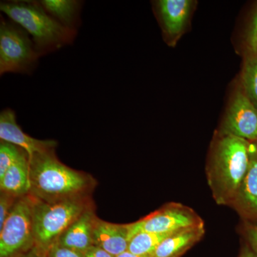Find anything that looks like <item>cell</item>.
<instances>
[{"instance_id": "obj_25", "label": "cell", "mask_w": 257, "mask_h": 257, "mask_svg": "<svg viewBox=\"0 0 257 257\" xmlns=\"http://www.w3.org/2000/svg\"><path fill=\"white\" fill-rule=\"evenodd\" d=\"M238 257H257V253L250 247L247 243L242 244Z\"/></svg>"}, {"instance_id": "obj_7", "label": "cell", "mask_w": 257, "mask_h": 257, "mask_svg": "<svg viewBox=\"0 0 257 257\" xmlns=\"http://www.w3.org/2000/svg\"><path fill=\"white\" fill-rule=\"evenodd\" d=\"M204 225L192 208L180 203H167L140 220L128 224L130 240L140 232L171 234L179 230Z\"/></svg>"}, {"instance_id": "obj_15", "label": "cell", "mask_w": 257, "mask_h": 257, "mask_svg": "<svg viewBox=\"0 0 257 257\" xmlns=\"http://www.w3.org/2000/svg\"><path fill=\"white\" fill-rule=\"evenodd\" d=\"M30 157L25 151L0 178V192L21 198L30 194Z\"/></svg>"}, {"instance_id": "obj_3", "label": "cell", "mask_w": 257, "mask_h": 257, "mask_svg": "<svg viewBox=\"0 0 257 257\" xmlns=\"http://www.w3.org/2000/svg\"><path fill=\"white\" fill-rule=\"evenodd\" d=\"M0 10L25 30L40 57L72 44L77 31L64 28L44 10L40 2H2Z\"/></svg>"}, {"instance_id": "obj_2", "label": "cell", "mask_w": 257, "mask_h": 257, "mask_svg": "<svg viewBox=\"0 0 257 257\" xmlns=\"http://www.w3.org/2000/svg\"><path fill=\"white\" fill-rule=\"evenodd\" d=\"M30 195L44 202L89 196L96 185L92 175L61 162L55 150L35 154L30 159Z\"/></svg>"}, {"instance_id": "obj_27", "label": "cell", "mask_w": 257, "mask_h": 257, "mask_svg": "<svg viewBox=\"0 0 257 257\" xmlns=\"http://www.w3.org/2000/svg\"><path fill=\"white\" fill-rule=\"evenodd\" d=\"M116 257H153L152 256H143V255L135 254L130 252V251H126L125 252L121 253V254L118 255Z\"/></svg>"}, {"instance_id": "obj_26", "label": "cell", "mask_w": 257, "mask_h": 257, "mask_svg": "<svg viewBox=\"0 0 257 257\" xmlns=\"http://www.w3.org/2000/svg\"><path fill=\"white\" fill-rule=\"evenodd\" d=\"M47 253L48 251H44L41 248L35 246L30 251L21 257H47Z\"/></svg>"}, {"instance_id": "obj_4", "label": "cell", "mask_w": 257, "mask_h": 257, "mask_svg": "<svg viewBox=\"0 0 257 257\" xmlns=\"http://www.w3.org/2000/svg\"><path fill=\"white\" fill-rule=\"evenodd\" d=\"M32 197L35 246L45 251L55 244L61 235L84 211L95 207L91 195L55 202H44Z\"/></svg>"}, {"instance_id": "obj_22", "label": "cell", "mask_w": 257, "mask_h": 257, "mask_svg": "<svg viewBox=\"0 0 257 257\" xmlns=\"http://www.w3.org/2000/svg\"><path fill=\"white\" fill-rule=\"evenodd\" d=\"M240 232L244 238L245 242L257 253V225L243 221L240 227Z\"/></svg>"}, {"instance_id": "obj_19", "label": "cell", "mask_w": 257, "mask_h": 257, "mask_svg": "<svg viewBox=\"0 0 257 257\" xmlns=\"http://www.w3.org/2000/svg\"><path fill=\"white\" fill-rule=\"evenodd\" d=\"M25 152L16 145L1 141L0 143V178Z\"/></svg>"}, {"instance_id": "obj_1", "label": "cell", "mask_w": 257, "mask_h": 257, "mask_svg": "<svg viewBox=\"0 0 257 257\" xmlns=\"http://www.w3.org/2000/svg\"><path fill=\"white\" fill-rule=\"evenodd\" d=\"M250 146L247 140L221 133L213 142L206 175L219 205L229 207L236 195L249 166Z\"/></svg>"}, {"instance_id": "obj_10", "label": "cell", "mask_w": 257, "mask_h": 257, "mask_svg": "<svg viewBox=\"0 0 257 257\" xmlns=\"http://www.w3.org/2000/svg\"><path fill=\"white\" fill-rule=\"evenodd\" d=\"M0 140L23 149L30 159L35 154L55 150L57 146L55 140H37L24 133L17 122L15 111L10 108L0 114Z\"/></svg>"}, {"instance_id": "obj_17", "label": "cell", "mask_w": 257, "mask_h": 257, "mask_svg": "<svg viewBox=\"0 0 257 257\" xmlns=\"http://www.w3.org/2000/svg\"><path fill=\"white\" fill-rule=\"evenodd\" d=\"M171 234H159L145 231L138 233L130 240L127 251L135 254L152 256L159 245Z\"/></svg>"}, {"instance_id": "obj_21", "label": "cell", "mask_w": 257, "mask_h": 257, "mask_svg": "<svg viewBox=\"0 0 257 257\" xmlns=\"http://www.w3.org/2000/svg\"><path fill=\"white\" fill-rule=\"evenodd\" d=\"M248 55H257V8L251 18L246 37Z\"/></svg>"}, {"instance_id": "obj_23", "label": "cell", "mask_w": 257, "mask_h": 257, "mask_svg": "<svg viewBox=\"0 0 257 257\" xmlns=\"http://www.w3.org/2000/svg\"><path fill=\"white\" fill-rule=\"evenodd\" d=\"M47 257H84V253L55 244L49 249Z\"/></svg>"}, {"instance_id": "obj_18", "label": "cell", "mask_w": 257, "mask_h": 257, "mask_svg": "<svg viewBox=\"0 0 257 257\" xmlns=\"http://www.w3.org/2000/svg\"><path fill=\"white\" fill-rule=\"evenodd\" d=\"M243 93L257 109V55H248L242 72Z\"/></svg>"}, {"instance_id": "obj_9", "label": "cell", "mask_w": 257, "mask_h": 257, "mask_svg": "<svg viewBox=\"0 0 257 257\" xmlns=\"http://www.w3.org/2000/svg\"><path fill=\"white\" fill-rule=\"evenodd\" d=\"M243 221L257 225V145L251 143L248 171L229 205Z\"/></svg>"}, {"instance_id": "obj_14", "label": "cell", "mask_w": 257, "mask_h": 257, "mask_svg": "<svg viewBox=\"0 0 257 257\" xmlns=\"http://www.w3.org/2000/svg\"><path fill=\"white\" fill-rule=\"evenodd\" d=\"M204 234V225L175 231L159 245L152 256L182 257L202 239Z\"/></svg>"}, {"instance_id": "obj_13", "label": "cell", "mask_w": 257, "mask_h": 257, "mask_svg": "<svg viewBox=\"0 0 257 257\" xmlns=\"http://www.w3.org/2000/svg\"><path fill=\"white\" fill-rule=\"evenodd\" d=\"M191 0H160L156 2L155 9L160 18L165 35L178 37L186 28L191 12Z\"/></svg>"}, {"instance_id": "obj_11", "label": "cell", "mask_w": 257, "mask_h": 257, "mask_svg": "<svg viewBox=\"0 0 257 257\" xmlns=\"http://www.w3.org/2000/svg\"><path fill=\"white\" fill-rule=\"evenodd\" d=\"M96 219L95 207L84 211L61 235L55 244L85 253L93 246V230Z\"/></svg>"}, {"instance_id": "obj_24", "label": "cell", "mask_w": 257, "mask_h": 257, "mask_svg": "<svg viewBox=\"0 0 257 257\" xmlns=\"http://www.w3.org/2000/svg\"><path fill=\"white\" fill-rule=\"evenodd\" d=\"M84 257H114L110 253L106 252L102 248L98 247V246H91L89 249L84 253Z\"/></svg>"}, {"instance_id": "obj_8", "label": "cell", "mask_w": 257, "mask_h": 257, "mask_svg": "<svg viewBox=\"0 0 257 257\" xmlns=\"http://www.w3.org/2000/svg\"><path fill=\"white\" fill-rule=\"evenodd\" d=\"M219 133L257 143V109L244 93H236Z\"/></svg>"}, {"instance_id": "obj_12", "label": "cell", "mask_w": 257, "mask_h": 257, "mask_svg": "<svg viewBox=\"0 0 257 257\" xmlns=\"http://www.w3.org/2000/svg\"><path fill=\"white\" fill-rule=\"evenodd\" d=\"M130 226L114 224L97 217L93 230V245L116 257L127 251Z\"/></svg>"}, {"instance_id": "obj_16", "label": "cell", "mask_w": 257, "mask_h": 257, "mask_svg": "<svg viewBox=\"0 0 257 257\" xmlns=\"http://www.w3.org/2000/svg\"><path fill=\"white\" fill-rule=\"evenodd\" d=\"M44 10L64 28L77 31L82 3L76 0H42Z\"/></svg>"}, {"instance_id": "obj_5", "label": "cell", "mask_w": 257, "mask_h": 257, "mask_svg": "<svg viewBox=\"0 0 257 257\" xmlns=\"http://www.w3.org/2000/svg\"><path fill=\"white\" fill-rule=\"evenodd\" d=\"M40 57L28 32L10 19L1 17L0 74H31Z\"/></svg>"}, {"instance_id": "obj_20", "label": "cell", "mask_w": 257, "mask_h": 257, "mask_svg": "<svg viewBox=\"0 0 257 257\" xmlns=\"http://www.w3.org/2000/svg\"><path fill=\"white\" fill-rule=\"evenodd\" d=\"M19 199L20 198L0 192V229L3 227Z\"/></svg>"}, {"instance_id": "obj_6", "label": "cell", "mask_w": 257, "mask_h": 257, "mask_svg": "<svg viewBox=\"0 0 257 257\" xmlns=\"http://www.w3.org/2000/svg\"><path fill=\"white\" fill-rule=\"evenodd\" d=\"M35 246L33 199L20 198L0 229V257H21Z\"/></svg>"}, {"instance_id": "obj_28", "label": "cell", "mask_w": 257, "mask_h": 257, "mask_svg": "<svg viewBox=\"0 0 257 257\" xmlns=\"http://www.w3.org/2000/svg\"><path fill=\"white\" fill-rule=\"evenodd\" d=\"M256 143V145H257V143Z\"/></svg>"}]
</instances>
